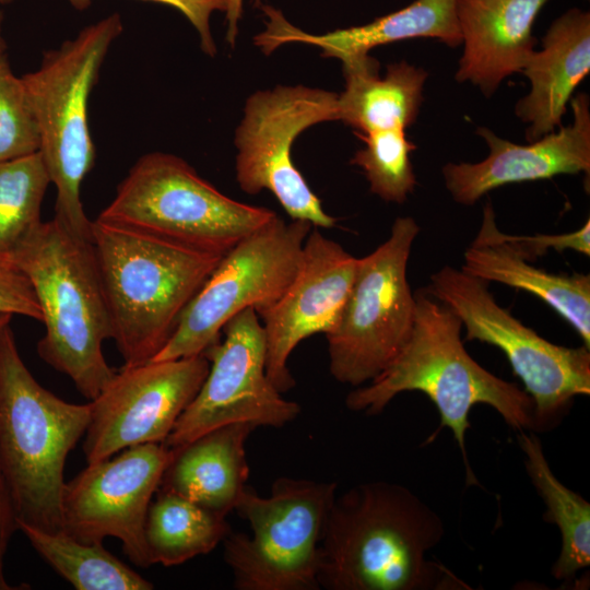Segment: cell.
<instances>
[{"label":"cell","instance_id":"6da1fadb","mask_svg":"<svg viewBox=\"0 0 590 590\" xmlns=\"http://www.w3.org/2000/svg\"><path fill=\"white\" fill-rule=\"evenodd\" d=\"M440 517L408 487L387 481L335 495L319 545L318 583L327 590L464 589L427 553L440 543Z\"/></svg>","mask_w":590,"mask_h":590},{"label":"cell","instance_id":"7a4b0ae2","mask_svg":"<svg viewBox=\"0 0 590 590\" xmlns=\"http://www.w3.org/2000/svg\"><path fill=\"white\" fill-rule=\"evenodd\" d=\"M412 332L394 359L366 386L352 390L345 405L366 415L381 413L405 391H420L435 404L438 429L452 432L465 465L468 485H480L468 461L465 434L469 413L476 404L492 406L514 430L534 429L533 401L516 384L506 381L476 363L461 339L462 322L426 290L415 294Z\"/></svg>","mask_w":590,"mask_h":590},{"label":"cell","instance_id":"3957f363","mask_svg":"<svg viewBox=\"0 0 590 590\" xmlns=\"http://www.w3.org/2000/svg\"><path fill=\"white\" fill-rule=\"evenodd\" d=\"M92 245L123 366L157 355L222 258L96 220Z\"/></svg>","mask_w":590,"mask_h":590},{"label":"cell","instance_id":"277c9868","mask_svg":"<svg viewBox=\"0 0 590 590\" xmlns=\"http://www.w3.org/2000/svg\"><path fill=\"white\" fill-rule=\"evenodd\" d=\"M11 322L0 330V473L19 526L61 532L63 472L90 422V403L67 402L24 364Z\"/></svg>","mask_w":590,"mask_h":590},{"label":"cell","instance_id":"5b68a950","mask_svg":"<svg viewBox=\"0 0 590 590\" xmlns=\"http://www.w3.org/2000/svg\"><path fill=\"white\" fill-rule=\"evenodd\" d=\"M12 256L40 306L39 357L93 400L116 370L103 353L111 323L92 240L75 237L52 219L42 221Z\"/></svg>","mask_w":590,"mask_h":590},{"label":"cell","instance_id":"8992f818","mask_svg":"<svg viewBox=\"0 0 590 590\" xmlns=\"http://www.w3.org/2000/svg\"><path fill=\"white\" fill-rule=\"evenodd\" d=\"M122 30L120 14L111 13L45 51L40 66L22 76L39 131V153L56 188L54 220L84 240H92L93 221L84 211L81 187L95 163L88 99Z\"/></svg>","mask_w":590,"mask_h":590},{"label":"cell","instance_id":"52a82bcc","mask_svg":"<svg viewBox=\"0 0 590 590\" xmlns=\"http://www.w3.org/2000/svg\"><path fill=\"white\" fill-rule=\"evenodd\" d=\"M276 217L268 208L225 196L181 157L151 152L133 164L95 220L223 256Z\"/></svg>","mask_w":590,"mask_h":590},{"label":"cell","instance_id":"ba28073f","mask_svg":"<svg viewBox=\"0 0 590 590\" xmlns=\"http://www.w3.org/2000/svg\"><path fill=\"white\" fill-rule=\"evenodd\" d=\"M337 482L278 477L269 496L246 486L235 510L251 534L231 531L224 560L237 590H319V545Z\"/></svg>","mask_w":590,"mask_h":590},{"label":"cell","instance_id":"9c48e42d","mask_svg":"<svg viewBox=\"0 0 590 590\" xmlns=\"http://www.w3.org/2000/svg\"><path fill=\"white\" fill-rule=\"evenodd\" d=\"M420 226L394 220L389 237L357 258L354 281L334 327L326 333L332 377L353 387L376 378L406 343L415 319V296L406 278Z\"/></svg>","mask_w":590,"mask_h":590},{"label":"cell","instance_id":"30bf717a","mask_svg":"<svg viewBox=\"0 0 590 590\" xmlns=\"http://www.w3.org/2000/svg\"><path fill=\"white\" fill-rule=\"evenodd\" d=\"M426 291L460 318L467 341L503 351L533 401L534 429L550 428L575 397L589 396L590 349L542 338L496 303L487 282L445 266Z\"/></svg>","mask_w":590,"mask_h":590},{"label":"cell","instance_id":"8fae6325","mask_svg":"<svg viewBox=\"0 0 590 590\" xmlns=\"http://www.w3.org/2000/svg\"><path fill=\"white\" fill-rule=\"evenodd\" d=\"M311 228L306 221L286 223L278 216L238 241L222 256L152 361L203 354L237 314L252 308L259 316L273 305L294 279Z\"/></svg>","mask_w":590,"mask_h":590},{"label":"cell","instance_id":"7c38bea8","mask_svg":"<svg viewBox=\"0 0 590 590\" xmlns=\"http://www.w3.org/2000/svg\"><path fill=\"white\" fill-rule=\"evenodd\" d=\"M337 93L304 85H276L246 101L235 131V170L248 194L269 190L292 220L330 228L329 215L292 158L295 139L309 127L339 119Z\"/></svg>","mask_w":590,"mask_h":590},{"label":"cell","instance_id":"4fadbf2b","mask_svg":"<svg viewBox=\"0 0 590 590\" xmlns=\"http://www.w3.org/2000/svg\"><path fill=\"white\" fill-rule=\"evenodd\" d=\"M203 355L210 362L208 375L164 441L167 448H178L223 425L281 428L299 415L300 406L285 400L267 376L266 335L255 309L228 320Z\"/></svg>","mask_w":590,"mask_h":590},{"label":"cell","instance_id":"5bb4252c","mask_svg":"<svg viewBox=\"0 0 590 590\" xmlns=\"http://www.w3.org/2000/svg\"><path fill=\"white\" fill-rule=\"evenodd\" d=\"M172 451L164 444H142L87 465L66 482L63 532L83 543L121 542L125 555L141 568L151 566L144 526Z\"/></svg>","mask_w":590,"mask_h":590},{"label":"cell","instance_id":"9a60e30c","mask_svg":"<svg viewBox=\"0 0 590 590\" xmlns=\"http://www.w3.org/2000/svg\"><path fill=\"white\" fill-rule=\"evenodd\" d=\"M210 368L203 355L122 366L91 400L83 452L87 463L142 444H164Z\"/></svg>","mask_w":590,"mask_h":590},{"label":"cell","instance_id":"2e32d148","mask_svg":"<svg viewBox=\"0 0 590 590\" xmlns=\"http://www.w3.org/2000/svg\"><path fill=\"white\" fill-rule=\"evenodd\" d=\"M357 258L317 227L307 235L298 270L279 299L259 315L266 335V373L284 393L295 386L287 361L316 333H328L351 291Z\"/></svg>","mask_w":590,"mask_h":590},{"label":"cell","instance_id":"e0dca14e","mask_svg":"<svg viewBox=\"0 0 590 590\" xmlns=\"http://www.w3.org/2000/svg\"><path fill=\"white\" fill-rule=\"evenodd\" d=\"M589 97L580 93L571 99L573 122L530 144H517L479 127L476 132L488 155L479 163H448L442 167L452 199L472 205L495 188L509 184L548 179L557 175L590 172Z\"/></svg>","mask_w":590,"mask_h":590},{"label":"cell","instance_id":"ac0fdd59","mask_svg":"<svg viewBox=\"0 0 590 590\" xmlns=\"http://www.w3.org/2000/svg\"><path fill=\"white\" fill-rule=\"evenodd\" d=\"M260 7L267 17L266 30L253 42L267 55L283 44L299 42L315 45L321 48L323 57L337 58L345 63L368 56L371 48L404 39L429 37L452 48L462 43L457 0H415L365 25L321 35L295 27L269 4Z\"/></svg>","mask_w":590,"mask_h":590},{"label":"cell","instance_id":"d6986e66","mask_svg":"<svg viewBox=\"0 0 590 590\" xmlns=\"http://www.w3.org/2000/svg\"><path fill=\"white\" fill-rule=\"evenodd\" d=\"M547 0H457L463 52L458 82L492 96L504 79L521 72L536 43L534 21Z\"/></svg>","mask_w":590,"mask_h":590},{"label":"cell","instance_id":"ffe728a7","mask_svg":"<svg viewBox=\"0 0 590 590\" xmlns=\"http://www.w3.org/2000/svg\"><path fill=\"white\" fill-rule=\"evenodd\" d=\"M590 71V13L570 9L557 17L522 69L530 92L515 106L529 142L560 126L567 103Z\"/></svg>","mask_w":590,"mask_h":590},{"label":"cell","instance_id":"44dd1931","mask_svg":"<svg viewBox=\"0 0 590 590\" xmlns=\"http://www.w3.org/2000/svg\"><path fill=\"white\" fill-rule=\"evenodd\" d=\"M461 270L485 282H497L531 293L551 306L590 349V276L554 274L524 260L505 241L489 201L476 237L465 249Z\"/></svg>","mask_w":590,"mask_h":590},{"label":"cell","instance_id":"7402d4cb","mask_svg":"<svg viewBox=\"0 0 590 590\" xmlns=\"http://www.w3.org/2000/svg\"><path fill=\"white\" fill-rule=\"evenodd\" d=\"M256 428L250 423L223 425L170 449L158 488L226 517L247 486L246 441Z\"/></svg>","mask_w":590,"mask_h":590},{"label":"cell","instance_id":"603a6c76","mask_svg":"<svg viewBox=\"0 0 590 590\" xmlns=\"http://www.w3.org/2000/svg\"><path fill=\"white\" fill-rule=\"evenodd\" d=\"M345 88L338 95L339 119L357 135L377 130L411 126L420 111L427 72L405 61L387 67L369 55L343 63Z\"/></svg>","mask_w":590,"mask_h":590},{"label":"cell","instance_id":"cb8c5ba5","mask_svg":"<svg viewBox=\"0 0 590 590\" xmlns=\"http://www.w3.org/2000/svg\"><path fill=\"white\" fill-rule=\"evenodd\" d=\"M232 531L226 517L157 488L146 514L144 540L151 565H180L214 550Z\"/></svg>","mask_w":590,"mask_h":590},{"label":"cell","instance_id":"d4e9b609","mask_svg":"<svg viewBox=\"0 0 590 590\" xmlns=\"http://www.w3.org/2000/svg\"><path fill=\"white\" fill-rule=\"evenodd\" d=\"M517 439L526 456L527 473L546 506L543 519L555 524L562 535L559 556L551 573L556 580L569 583L590 565V504L554 475L534 433L520 430Z\"/></svg>","mask_w":590,"mask_h":590},{"label":"cell","instance_id":"484cf974","mask_svg":"<svg viewBox=\"0 0 590 590\" xmlns=\"http://www.w3.org/2000/svg\"><path fill=\"white\" fill-rule=\"evenodd\" d=\"M36 553L76 590H151L153 583L108 552L103 543H83L69 534L21 524Z\"/></svg>","mask_w":590,"mask_h":590},{"label":"cell","instance_id":"4316f807","mask_svg":"<svg viewBox=\"0 0 590 590\" xmlns=\"http://www.w3.org/2000/svg\"><path fill=\"white\" fill-rule=\"evenodd\" d=\"M50 184L39 152L0 162V253L12 255L40 224Z\"/></svg>","mask_w":590,"mask_h":590},{"label":"cell","instance_id":"83f0119b","mask_svg":"<svg viewBox=\"0 0 590 590\" xmlns=\"http://www.w3.org/2000/svg\"><path fill=\"white\" fill-rule=\"evenodd\" d=\"M358 137L365 148L354 154L351 164L362 168L373 193L388 202H404L416 185L411 162L416 146L408 140L405 129L377 130Z\"/></svg>","mask_w":590,"mask_h":590},{"label":"cell","instance_id":"f1b7e54d","mask_svg":"<svg viewBox=\"0 0 590 590\" xmlns=\"http://www.w3.org/2000/svg\"><path fill=\"white\" fill-rule=\"evenodd\" d=\"M40 138L22 76L0 55V162L39 152Z\"/></svg>","mask_w":590,"mask_h":590},{"label":"cell","instance_id":"f546056e","mask_svg":"<svg viewBox=\"0 0 590 590\" xmlns=\"http://www.w3.org/2000/svg\"><path fill=\"white\" fill-rule=\"evenodd\" d=\"M0 314L25 316L42 322L35 291L12 255L0 253Z\"/></svg>","mask_w":590,"mask_h":590},{"label":"cell","instance_id":"4dcf8cb0","mask_svg":"<svg viewBox=\"0 0 590 590\" xmlns=\"http://www.w3.org/2000/svg\"><path fill=\"white\" fill-rule=\"evenodd\" d=\"M505 241L527 261L534 262L539 257L546 255L550 250L563 252L566 249L580 252L585 256L590 255V221L577 231L547 235H510L502 232Z\"/></svg>","mask_w":590,"mask_h":590},{"label":"cell","instance_id":"1f68e13d","mask_svg":"<svg viewBox=\"0 0 590 590\" xmlns=\"http://www.w3.org/2000/svg\"><path fill=\"white\" fill-rule=\"evenodd\" d=\"M69 4L79 10L87 9L93 0H67ZM175 8L182 13L198 33L200 47L204 54L214 57L216 45L214 43L210 21L214 12H227L231 0H145Z\"/></svg>","mask_w":590,"mask_h":590},{"label":"cell","instance_id":"d6a6232c","mask_svg":"<svg viewBox=\"0 0 590 590\" xmlns=\"http://www.w3.org/2000/svg\"><path fill=\"white\" fill-rule=\"evenodd\" d=\"M19 530V520L8 486L0 473V590L16 589L4 575V558L13 534Z\"/></svg>","mask_w":590,"mask_h":590},{"label":"cell","instance_id":"836d02e7","mask_svg":"<svg viewBox=\"0 0 590 590\" xmlns=\"http://www.w3.org/2000/svg\"><path fill=\"white\" fill-rule=\"evenodd\" d=\"M243 12V0H231L229 8L226 14L227 31L226 39L232 47L235 46L237 33H238V21Z\"/></svg>","mask_w":590,"mask_h":590},{"label":"cell","instance_id":"e575fe53","mask_svg":"<svg viewBox=\"0 0 590 590\" xmlns=\"http://www.w3.org/2000/svg\"><path fill=\"white\" fill-rule=\"evenodd\" d=\"M7 50V42L3 36V13L0 10V55L4 54Z\"/></svg>","mask_w":590,"mask_h":590},{"label":"cell","instance_id":"d590c367","mask_svg":"<svg viewBox=\"0 0 590 590\" xmlns=\"http://www.w3.org/2000/svg\"><path fill=\"white\" fill-rule=\"evenodd\" d=\"M11 319H12V315H8V314H0V330L3 326H5L7 323L11 322Z\"/></svg>","mask_w":590,"mask_h":590},{"label":"cell","instance_id":"8d00e7d4","mask_svg":"<svg viewBox=\"0 0 590 590\" xmlns=\"http://www.w3.org/2000/svg\"><path fill=\"white\" fill-rule=\"evenodd\" d=\"M12 1H14V0H0V7L1 5H7V4L11 3Z\"/></svg>","mask_w":590,"mask_h":590},{"label":"cell","instance_id":"74e56055","mask_svg":"<svg viewBox=\"0 0 590 590\" xmlns=\"http://www.w3.org/2000/svg\"><path fill=\"white\" fill-rule=\"evenodd\" d=\"M253 1V4L257 5V7H260L261 5V0H252Z\"/></svg>","mask_w":590,"mask_h":590}]
</instances>
